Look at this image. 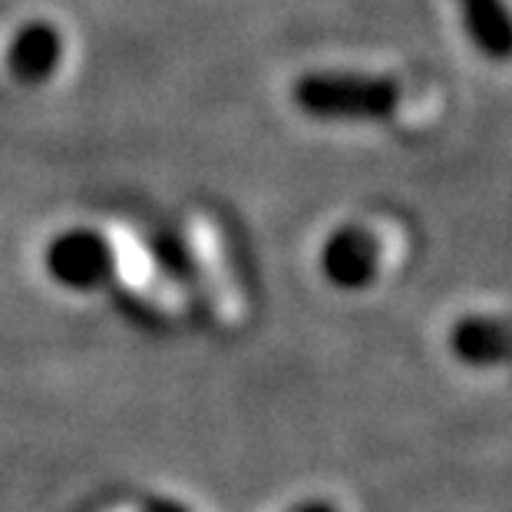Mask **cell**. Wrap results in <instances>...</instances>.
Here are the masks:
<instances>
[{
  "instance_id": "2",
  "label": "cell",
  "mask_w": 512,
  "mask_h": 512,
  "mask_svg": "<svg viewBox=\"0 0 512 512\" xmlns=\"http://www.w3.org/2000/svg\"><path fill=\"white\" fill-rule=\"evenodd\" d=\"M43 265L60 288L90 294L113 281L116 248L96 228H67V232L50 238L47 252H43Z\"/></svg>"
},
{
  "instance_id": "7",
  "label": "cell",
  "mask_w": 512,
  "mask_h": 512,
  "mask_svg": "<svg viewBox=\"0 0 512 512\" xmlns=\"http://www.w3.org/2000/svg\"><path fill=\"white\" fill-rule=\"evenodd\" d=\"M139 512H192L185 503H179V499H169V496H149L143 506H139Z\"/></svg>"
},
{
  "instance_id": "8",
  "label": "cell",
  "mask_w": 512,
  "mask_h": 512,
  "mask_svg": "<svg viewBox=\"0 0 512 512\" xmlns=\"http://www.w3.org/2000/svg\"><path fill=\"white\" fill-rule=\"evenodd\" d=\"M288 512H341V509H337L331 499L314 496V499H304V503H298V506H291Z\"/></svg>"
},
{
  "instance_id": "5",
  "label": "cell",
  "mask_w": 512,
  "mask_h": 512,
  "mask_svg": "<svg viewBox=\"0 0 512 512\" xmlns=\"http://www.w3.org/2000/svg\"><path fill=\"white\" fill-rule=\"evenodd\" d=\"M63 60V37L50 20H30L7 43V70L20 86L53 80Z\"/></svg>"
},
{
  "instance_id": "3",
  "label": "cell",
  "mask_w": 512,
  "mask_h": 512,
  "mask_svg": "<svg viewBox=\"0 0 512 512\" xmlns=\"http://www.w3.org/2000/svg\"><path fill=\"white\" fill-rule=\"evenodd\" d=\"M384 265V242L374 228L347 222L324 238L318 268L337 291H364L377 281Z\"/></svg>"
},
{
  "instance_id": "6",
  "label": "cell",
  "mask_w": 512,
  "mask_h": 512,
  "mask_svg": "<svg viewBox=\"0 0 512 512\" xmlns=\"http://www.w3.org/2000/svg\"><path fill=\"white\" fill-rule=\"evenodd\" d=\"M460 20L479 57L493 63L512 60V7L506 0H456Z\"/></svg>"
},
{
  "instance_id": "1",
  "label": "cell",
  "mask_w": 512,
  "mask_h": 512,
  "mask_svg": "<svg viewBox=\"0 0 512 512\" xmlns=\"http://www.w3.org/2000/svg\"><path fill=\"white\" fill-rule=\"evenodd\" d=\"M403 86L387 73L311 70L291 83L294 110L321 123H377L400 110Z\"/></svg>"
},
{
  "instance_id": "4",
  "label": "cell",
  "mask_w": 512,
  "mask_h": 512,
  "mask_svg": "<svg viewBox=\"0 0 512 512\" xmlns=\"http://www.w3.org/2000/svg\"><path fill=\"white\" fill-rule=\"evenodd\" d=\"M450 354L466 367L489 370L512 364V318L506 314H463L446 334Z\"/></svg>"
}]
</instances>
